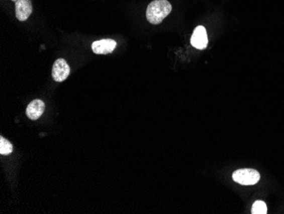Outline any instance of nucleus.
Here are the masks:
<instances>
[{"label": "nucleus", "instance_id": "nucleus-6", "mask_svg": "<svg viewBox=\"0 0 284 214\" xmlns=\"http://www.w3.org/2000/svg\"><path fill=\"white\" fill-rule=\"evenodd\" d=\"M115 40L110 39H101L92 44V50L97 55H108L113 52L116 48Z\"/></svg>", "mask_w": 284, "mask_h": 214}, {"label": "nucleus", "instance_id": "nucleus-5", "mask_svg": "<svg viewBox=\"0 0 284 214\" xmlns=\"http://www.w3.org/2000/svg\"><path fill=\"white\" fill-rule=\"evenodd\" d=\"M16 5V17L20 22H24L33 12V5L31 0H11Z\"/></svg>", "mask_w": 284, "mask_h": 214}, {"label": "nucleus", "instance_id": "nucleus-9", "mask_svg": "<svg viewBox=\"0 0 284 214\" xmlns=\"http://www.w3.org/2000/svg\"><path fill=\"white\" fill-rule=\"evenodd\" d=\"M251 213L253 214H266L267 213V206L262 200H256L252 206Z\"/></svg>", "mask_w": 284, "mask_h": 214}, {"label": "nucleus", "instance_id": "nucleus-1", "mask_svg": "<svg viewBox=\"0 0 284 214\" xmlns=\"http://www.w3.org/2000/svg\"><path fill=\"white\" fill-rule=\"evenodd\" d=\"M171 4L168 0H154L146 9V19L152 24H160L170 14Z\"/></svg>", "mask_w": 284, "mask_h": 214}, {"label": "nucleus", "instance_id": "nucleus-7", "mask_svg": "<svg viewBox=\"0 0 284 214\" xmlns=\"http://www.w3.org/2000/svg\"><path fill=\"white\" fill-rule=\"evenodd\" d=\"M45 104L40 99H35L28 104L26 113L30 120H38L44 114Z\"/></svg>", "mask_w": 284, "mask_h": 214}, {"label": "nucleus", "instance_id": "nucleus-3", "mask_svg": "<svg viewBox=\"0 0 284 214\" xmlns=\"http://www.w3.org/2000/svg\"><path fill=\"white\" fill-rule=\"evenodd\" d=\"M70 75V67L66 60L63 58L57 59L52 67V76L56 82H63Z\"/></svg>", "mask_w": 284, "mask_h": 214}, {"label": "nucleus", "instance_id": "nucleus-4", "mask_svg": "<svg viewBox=\"0 0 284 214\" xmlns=\"http://www.w3.org/2000/svg\"><path fill=\"white\" fill-rule=\"evenodd\" d=\"M209 39H208L207 31L203 26H199L194 29L192 38H191V44L193 47L204 50L207 47Z\"/></svg>", "mask_w": 284, "mask_h": 214}, {"label": "nucleus", "instance_id": "nucleus-8", "mask_svg": "<svg viewBox=\"0 0 284 214\" xmlns=\"http://www.w3.org/2000/svg\"><path fill=\"white\" fill-rule=\"evenodd\" d=\"M13 151V145L7 139L3 136L0 137V154L4 156H8Z\"/></svg>", "mask_w": 284, "mask_h": 214}, {"label": "nucleus", "instance_id": "nucleus-2", "mask_svg": "<svg viewBox=\"0 0 284 214\" xmlns=\"http://www.w3.org/2000/svg\"><path fill=\"white\" fill-rule=\"evenodd\" d=\"M232 178L236 183L242 185H254L259 182L260 175L256 170L245 168L235 171Z\"/></svg>", "mask_w": 284, "mask_h": 214}]
</instances>
